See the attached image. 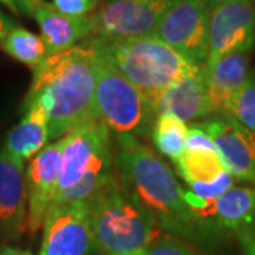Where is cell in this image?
<instances>
[{"instance_id":"cell-29","label":"cell","mask_w":255,"mask_h":255,"mask_svg":"<svg viewBox=\"0 0 255 255\" xmlns=\"http://www.w3.org/2000/svg\"><path fill=\"white\" fill-rule=\"evenodd\" d=\"M199 1H201V3H203V4H204V6H206V7H207L210 11V10H213L214 7L220 6L221 3H224L226 0H199Z\"/></svg>"},{"instance_id":"cell-9","label":"cell","mask_w":255,"mask_h":255,"mask_svg":"<svg viewBox=\"0 0 255 255\" xmlns=\"http://www.w3.org/2000/svg\"><path fill=\"white\" fill-rule=\"evenodd\" d=\"M176 0H104L92 13L95 34L102 37L153 36Z\"/></svg>"},{"instance_id":"cell-22","label":"cell","mask_w":255,"mask_h":255,"mask_svg":"<svg viewBox=\"0 0 255 255\" xmlns=\"http://www.w3.org/2000/svg\"><path fill=\"white\" fill-rule=\"evenodd\" d=\"M223 114L255 133V74L248 75L247 82L230 101Z\"/></svg>"},{"instance_id":"cell-2","label":"cell","mask_w":255,"mask_h":255,"mask_svg":"<svg viewBox=\"0 0 255 255\" xmlns=\"http://www.w3.org/2000/svg\"><path fill=\"white\" fill-rule=\"evenodd\" d=\"M112 152L121 186L153 216L159 227L186 238L196 237L200 227L169 166L130 135H117Z\"/></svg>"},{"instance_id":"cell-5","label":"cell","mask_w":255,"mask_h":255,"mask_svg":"<svg viewBox=\"0 0 255 255\" xmlns=\"http://www.w3.org/2000/svg\"><path fill=\"white\" fill-rule=\"evenodd\" d=\"M97 248L107 255H137L162 234L153 216L117 179L88 201Z\"/></svg>"},{"instance_id":"cell-3","label":"cell","mask_w":255,"mask_h":255,"mask_svg":"<svg viewBox=\"0 0 255 255\" xmlns=\"http://www.w3.org/2000/svg\"><path fill=\"white\" fill-rule=\"evenodd\" d=\"M88 47L122 74L153 110L169 87L203 68L153 36H95Z\"/></svg>"},{"instance_id":"cell-20","label":"cell","mask_w":255,"mask_h":255,"mask_svg":"<svg viewBox=\"0 0 255 255\" xmlns=\"http://www.w3.org/2000/svg\"><path fill=\"white\" fill-rule=\"evenodd\" d=\"M0 48L11 58L31 68H36L48 57V50L41 36L17 26L11 28L0 41Z\"/></svg>"},{"instance_id":"cell-24","label":"cell","mask_w":255,"mask_h":255,"mask_svg":"<svg viewBox=\"0 0 255 255\" xmlns=\"http://www.w3.org/2000/svg\"><path fill=\"white\" fill-rule=\"evenodd\" d=\"M101 0H53V6L60 13L73 16V17H81L92 14L97 6H100Z\"/></svg>"},{"instance_id":"cell-16","label":"cell","mask_w":255,"mask_h":255,"mask_svg":"<svg viewBox=\"0 0 255 255\" xmlns=\"http://www.w3.org/2000/svg\"><path fill=\"white\" fill-rule=\"evenodd\" d=\"M199 224L241 231L255 226V190L233 186L199 216Z\"/></svg>"},{"instance_id":"cell-26","label":"cell","mask_w":255,"mask_h":255,"mask_svg":"<svg viewBox=\"0 0 255 255\" xmlns=\"http://www.w3.org/2000/svg\"><path fill=\"white\" fill-rule=\"evenodd\" d=\"M13 27H14V21L9 16H6L4 13L0 11V41L7 36V33Z\"/></svg>"},{"instance_id":"cell-10","label":"cell","mask_w":255,"mask_h":255,"mask_svg":"<svg viewBox=\"0 0 255 255\" xmlns=\"http://www.w3.org/2000/svg\"><path fill=\"white\" fill-rule=\"evenodd\" d=\"M255 43L253 0H226L210 10L209 57L204 68L236 50H251Z\"/></svg>"},{"instance_id":"cell-23","label":"cell","mask_w":255,"mask_h":255,"mask_svg":"<svg viewBox=\"0 0 255 255\" xmlns=\"http://www.w3.org/2000/svg\"><path fill=\"white\" fill-rule=\"evenodd\" d=\"M137 255H199L184 241L172 234H160Z\"/></svg>"},{"instance_id":"cell-28","label":"cell","mask_w":255,"mask_h":255,"mask_svg":"<svg viewBox=\"0 0 255 255\" xmlns=\"http://www.w3.org/2000/svg\"><path fill=\"white\" fill-rule=\"evenodd\" d=\"M0 255H33L27 253V251H21V250H17V248H4L1 250Z\"/></svg>"},{"instance_id":"cell-13","label":"cell","mask_w":255,"mask_h":255,"mask_svg":"<svg viewBox=\"0 0 255 255\" xmlns=\"http://www.w3.org/2000/svg\"><path fill=\"white\" fill-rule=\"evenodd\" d=\"M251 50H236L223 55L213 65L203 68L206 78V91L210 115L223 114L230 101L248 80Z\"/></svg>"},{"instance_id":"cell-17","label":"cell","mask_w":255,"mask_h":255,"mask_svg":"<svg viewBox=\"0 0 255 255\" xmlns=\"http://www.w3.org/2000/svg\"><path fill=\"white\" fill-rule=\"evenodd\" d=\"M27 214L24 163L0 150V223L21 228Z\"/></svg>"},{"instance_id":"cell-27","label":"cell","mask_w":255,"mask_h":255,"mask_svg":"<svg viewBox=\"0 0 255 255\" xmlns=\"http://www.w3.org/2000/svg\"><path fill=\"white\" fill-rule=\"evenodd\" d=\"M11 1L14 3L17 13H24V14L30 16V11H31L37 0H11Z\"/></svg>"},{"instance_id":"cell-8","label":"cell","mask_w":255,"mask_h":255,"mask_svg":"<svg viewBox=\"0 0 255 255\" xmlns=\"http://www.w3.org/2000/svg\"><path fill=\"white\" fill-rule=\"evenodd\" d=\"M95 250L88 203L53 204L48 209L40 255H92Z\"/></svg>"},{"instance_id":"cell-21","label":"cell","mask_w":255,"mask_h":255,"mask_svg":"<svg viewBox=\"0 0 255 255\" xmlns=\"http://www.w3.org/2000/svg\"><path fill=\"white\" fill-rule=\"evenodd\" d=\"M189 128L186 124L169 114L157 115L150 135L157 150L162 155L177 160L186 149V137Z\"/></svg>"},{"instance_id":"cell-18","label":"cell","mask_w":255,"mask_h":255,"mask_svg":"<svg viewBox=\"0 0 255 255\" xmlns=\"http://www.w3.org/2000/svg\"><path fill=\"white\" fill-rule=\"evenodd\" d=\"M48 117L41 105L26 102V114L7 133L4 150L20 162H26L47 146Z\"/></svg>"},{"instance_id":"cell-11","label":"cell","mask_w":255,"mask_h":255,"mask_svg":"<svg viewBox=\"0 0 255 255\" xmlns=\"http://www.w3.org/2000/svg\"><path fill=\"white\" fill-rule=\"evenodd\" d=\"M63 137L44 146L28 163L26 172L27 183V217L26 227L34 234L43 227L48 209L57 193L61 169Z\"/></svg>"},{"instance_id":"cell-1","label":"cell","mask_w":255,"mask_h":255,"mask_svg":"<svg viewBox=\"0 0 255 255\" xmlns=\"http://www.w3.org/2000/svg\"><path fill=\"white\" fill-rule=\"evenodd\" d=\"M26 102H36L44 108L48 117V136L55 140L98 119L91 48L74 46L48 55L33 68V84Z\"/></svg>"},{"instance_id":"cell-19","label":"cell","mask_w":255,"mask_h":255,"mask_svg":"<svg viewBox=\"0 0 255 255\" xmlns=\"http://www.w3.org/2000/svg\"><path fill=\"white\" fill-rule=\"evenodd\" d=\"M179 173L189 183H211L227 172V167L220 156L217 147L214 149H184L182 156L174 160Z\"/></svg>"},{"instance_id":"cell-15","label":"cell","mask_w":255,"mask_h":255,"mask_svg":"<svg viewBox=\"0 0 255 255\" xmlns=\"http://www.w3.org/2000/svg\"><path fill=\"white\" fill-rule=\"evenodd\" d=\"M155 112L156 117L162 114L173 115L184 124L209 117L210 110L203 68L184 75L169 87L157 102Z\"/></svg>"},{"instance_id":"cell-6","label":"cell","mask_w":255,"mask_h":255,"mask_svg":"<svg viewBox=\"0 0 255 255\" xmlns=\"http://www.w3.org/2000/svg\"><path fill=\"white\" fill-rule=\"evenodd\" d=\"M92 51V50H91ZM94 54L97 117L115 135L146 136L155 124V110L143 95L107 60Z\"/></svg>"},{"instance_id":"cell-12","label":"cell","mask_w":255,"mask_h":255,"mask_svg":"<svg viewBox=\"0 0 255 255\" xmlns=\"http://www.w3.org/2000/svg\"><path fill=\"white\" fill-rule=\"evenodd\" d=\"M219 150L231 176L255 182V133L227 115L196 124Z\"/></svg>"},{"instance_id":"cell-7","label":"cell","mask_w":255,"mask_h":255,"mask_svg":"<svg viewBox=\"0 0 255 255\" xmlns=\"http://www.w3.org/2000/svg\"><path fill=\"white\" fill-rule=\"evenodd\" d=\"M209 9L199 0H176L153 37L204 68L209 57Z\"/></svg>"},{"instance_id":"cell-30","label":"cell","mask_w":255,"mask_h":255,"mask_svg":"<svg viewBox=\"0 0 255 255\" xmlns=\"http://www.w3.org/2000/svg\"><path fill=\"white\" fill-rule=\"evenodd\" d=\"M0 3H3V4H6L7 7H9L11 11H14V13H17V9H16V6H14V3L11 1V0H0Z\"/></svg>"},{"instance_id":"cell-25","label":"cell","mask_w":255,"mask_h":255,"mask_svg":"<svg viewBox=\"0 0 255 255\" xmlns=\"http://www.w3.org/2000/svg\"><path fill=\"white\" fill-rule=\"evenodd\" d=\"M237 237L244 255H255V226L238 231Z\"/></svg>"},{"instance_id":"cell-31","label":"cell","mask_w":255,"mask_h":255,"mask_svg":"<svg viewBox=\"0 0 255 255\" xmlns=\"http://www.w3.org/2000/svg\"><path fill=\"white\" fill-rule=\"evenodd\" d=\"M102 1H104V0H102Z\"/></svg>"},{"instance_id":"cell-14","label":"cell","mask_w":255,"mask_h":255,"mask_svg":"<svg viewBox=\"0 0 255 255\" xmlns=\"http://www.w3.org/2000/svg\"><path fill=\"white\" fill-rule=\"evenodd\" d=\"M41 30V38L46 43L48 55L57 54L74 47L80 40L95 33V21L92 14L73 17L60 13L51 3L37 0L30 11Z\"/></svg>"},{"instance_id":"cell-4","label":"cell","mask_w":255,"mask_h":255,"mask_svg":"<svg viewBox=\"0 0 255 255\" xmlns=\"http://www.w3.org/2000/svg\"><path fill=\"white\" fill-rule=\"evenodd\" d=\"M63 142L61 169L53 204L88 203L118 179L112 170L110 129L100 119L71 130Z\"/></svg>"}]
</instances>
